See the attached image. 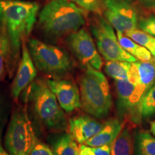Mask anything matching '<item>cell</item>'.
<instances>
[{"instance_id": "1", "label": "cell", "mask_w": 155, "mask_h": 155, "mask_svg": "<svg viewBox=\"0 0 155 155\" xmlns=\"http://www.w3.org/2000/svg\"><path fill=\"white\" fill-rule=\"evenodd\" d=\"M39 5L22 0H0V32L8 37L10 53L17 59L20 48L30 35L37 20Z\"/></svg>"}, {"instance_id": "2", "label": "cell", "mask_w": 155, "mask_h": 155, "mask_svg": "<svg viewBox=\"0 0 155 155\" xmlns=\"http://www.w3.org/2000/svg\"><path fill=\"white\" fill-rule=\"evenodd\" d=\"M83 10L71 0H50L39 13L38 27L50 40H58L85 25Z\"/></svg>"}, {"instance_id": "3", "label": "cell", "mask_w": 155, "mask_h": 155, "mask_svg": "<svg viewBox=\"0 0 155 155\" xmlns=\"http://www.w3.org/2000/svg\"><path fill=\"white\" fill-rule=\"evenodd\" d=\"M28 88L26 99L40 124L50 131H65L68 127L65 114L47 81L36 79Z\"/></svg>"}, {"instance_id": "4", "label": "cell", "mask_w": 155, "mask_h": 155, "mask_svg": "<svg viewBox=\"0 0 155 155\" xmlns=\"http://www.w3.org/2000/svg\"><path fill=\"white\" fill-rule=\"evenodd\" d=\"M79 86L83 111L98 119L107 117L113 107V98L104 73L87 66L79 81Z\"/></svg>"}, {"instance_id": "5", "label": "cell", "mask_w": 155, "mask_h": 155, "mask_svg": "<svg viewBox=\"0 0 155 155\" xmlns=\"http://www.w3.org/2000/svg\"><path fill=\"white\" fill-rule=\"evenodd\" d=\"M32 123L25 108L14 111L5 137V147L10 155H30L38 143Z\"/></svg>"}, {"instance_id": "6", "label": "cell", "mask_w": 155, "mask_h": 155, "mask_svg": "<svg viewBox=\"0 0 155 155\" xmlns=\"http://www.w3.org/2000/svg\"><path fill=\"white\" fill-rule=\"evenodd\" d=\"M28 47L36 68L41 72L60 75L71 70V58L61 48L35 38L28 40Z\"/></svg>"}, {"instance_id": "7", "label": "cell", "mask_w": 155, "mask_h": 155, "mask_svg": "<svg viewBox=\"0 0 155 155\" xmlns=\"http://www.w3.org/2000/svg\"><path fill=\"white\" fill-rule=\"evenodd\" d=\"M90 30L98 52L106 61L131 63L138 61L120 45L113 27L106 18L98 15L94 17L91 22Z\"/></svg>"}, {"instance_id": "8", "label": "cell", "mask_w": 155, "mask_h": 155, "mask_svg": "<svg viewBox=\"0 0 155 155\" xmlns=\"http://www.w3.org/2000/svg\"><path fill=\"white\" fill-rule=\"evenodd\" d=\"M69 49L85 68L91 66L100 71L103 65L101 54L94 39L86 29L81 28L66 37Z\"/></svg>"}, {"instance_id": "9", "label": "cell", "mask_w": 155, "mask_h": 155, "mask_svg": "<svg viewBox=\"0 0 155 155\" xmlns=\"http://www.w3.org/2000/svg\"><path fill=\"white\" fill-rule=\"evenodd\" d=\"M102 10L106 20L118 32L124 34L137 28L138 12L131 0H104Z\"/></svg>"}, {"instance_id": "10", "label": "cell", "mask_w": 155, "mask_h": 155, "mask_svg": "<svg viewBox=\"0 0 155 155\" xmlns=\"http://www.w3.org/2000/svg\"><path fill=\"white\" fill-rule=\"evenodd\" d=\"M47 83L60 106L67 113L81 107L80 90L72 81L66 79H48Z\"/></svg>"}, {"instance_id": "11", "label": "cell", "mask_w": 155, "mask_h": 155, "mask_svg": "<svg viewBox=\"0 0 155 155\" xmlns=\"http://www.w3.org/2000/svg\"><path fill=\"white\" fill-rule=\"evenodd\" d=\"M36 75L37 68L30 55L27 42H24L22 45V57L12 86V96L14 99H17L21 93L33 82Z\"/></svg>"}, {"instance_id": "12", "label": "cell", "mask_w": 155, "mask_h": 155, "mask_svg": "<svg viewBox=\"0 0 155 155\" xmlns=\"http://www.w3.org/2000/svg\"><path fill=\"white\" fill-rule=\"evenodd\" d=\"M104 123L96 118L80 115L69 120L70 134L78 144H83L89 139L97 134L104 127Z\"/></svg>"}, {"instance_id": "13", "label": "cell", "mask_w": 155, "mask_h": 155, "mask_svg": "<svg viewBox=\"0 0 155 155\" xmlns=\"http://www.w3.org/2000/svg\"><path fill=\"white\" fill-rule=\"evenodd\" d=\"M116 92V111L119 119L122 121L131 119V97L135 89V84L128 79L115 81Z\"/></svg>"}, {"instance_id": "14", "label": "cell", "mask_w": 155, "mask_h": 155, "mask_svg": "<svg viewBox=\"0 0 155 155\" xmlns=\"http://www.w3.org/2000/svg\"><path fill=\"white\" fill-rule=\"evenodd\" d=\"M123 124L119 119H110L104 123L99 132L89 139L84 144L91 147L111 145L121 132Z\"/></svg>"}, {"instance_id": "15", "label": "cell", "mask_w": 155, "mask_h": 155, "mask_svg": "<svg viewBox=\"0 0 155 155\" xmlns=\"http://www.w3.org/2000/svg\"><path fill=\"white\" fill-rule=\"evenodd\" d=\"M134 136L131 128L123 127L111 144V155H134Z\"/></svg>"}, {"instance_id": "16", "label": "cell", "mask_w": 155, "mask_h": 155, "mask_svg": "<svg viewBox=\"0 0 155 155\" xmlns=\"http://www.w3.org/2000/svg\"><path fill=\"white\" fill-rule=\"evenodd\" d=\"M118 40L120 45L127 53L131 54L134 57L137 58L138 61H152V53L148 49L143 47L137 42L133 41L129 37L125 35L121 32L116 31Z\"/></svg>"}, {"instance_id": "17", "label": "cell", "mask_w": 155, "mask_h": 155, "mask_svg": "<svg viewBox=\"0 0 155 155\" xmlns=\"http://www.w3.org/2000/svg\"><path fill=\"white\" fill-rule=\"evenodd\" d=\"M134 155H155V137L152 134L144 130L135 134Z\"/></svg>"}, {"instance_id": "18", "label": "cell", "mask_w": 155, "mask_h": 155, "mask_svg": "<svg viewBox=\"0 0 155 155\" xmlns=\"http://www.w3.org/2000/svg\"><path fill=\"white\" fill-rule=\"evenodd\" d=\"M78 144L71 134L64 133L56 137L53 142L52 149L55 155H78Z\"/></svg>"}, {"instance_id": "19", "label": "cell", "mask_w": 155, "mask_h": 155, "mask_svg": "<svg viewBox=\"0 0 155 155\" xmlns=\"http://www.w3.org/2000/svg\"><path fill=\"white\" fill-rule=\"evenodd\" d=\"M131 66V62L107 61L105 64V71L108 76L115 81L127 80Z\"/></svg>"}, {"instance_id": "20", "label": "cell", "mask_w": 155, "mask_h": 155, "mask_svg": "<svg viewBox=\"0 0 155 155\" xmlns=\"http://www.w3.org/2000/svg\"><path fill=\"white\" fill-rule=\"evenodd\" d=\"M155 116V83L143 97L140 106L141 119L147 120Z\"/></svg>"}, {"instance_id": "21", "label": "cell", "mask_w": 155, "mask_h": 155, "mask_svg": "<svg viewBox=\"0 0 155 155\" xmlns=\"http://www.w3.org/2000/svg\"><path fill=\"white\" fill-rule=\"evenodd\" d=\"M125 35L129 37L133 41L137 42V44L140 45L143 47L146 48L152 53L154 50L155 45V38L146 33L144 31L138 30V29H134V30L127 31L124 33Z\"/></svg>"}, {"instance_id": "22", "label": "cell", "mask_w": 155, "mask_h": 155, "mask_svg": "<svg viewBox=\"0 0 155 155\" xmlns=\"http://www.w3.org/2000/svg\"><path fill=\"white\" fill-rule=\"evenodd\" d=\"M10 52V45L8 37L4 30L0 32V80L3 78L5 71V64Z\"/></svg>"}, {"instance_id": "23", "label": "cell", "mask_w": 155, "mask_h": 155, "mask_svg": "<svg viewBox=\"0 0 155 155\" xmlns=\"http://www.w3.org/2000/svg\"><path fill=\"white\" fill-rule=\"evenodd\" d=\"M111 145L91 147L84 144L79 147L78 155H111Z\"/></svg>"}, {"instance_id": "24", "label": "cell", "mask_w": 155, "mask_h": 155, "mask_svg": "<svg viewBox=\"0 0 155 155\" xmlns=\"http://www.w3.org/2000/svg\"><path fill=\"white\" fill-rule=\"evenodd\" d=\"M75 5L85 10L99 13L103 9L104 0H71Z\"/></svg>"}, {"instance_id": "25", "label": "cell", "mask_w": 155, "mask_h": 155, "mask_svg": "<svg viewBox=\"0 0 155 155\" xmlns=\"http://www.w3.org/2000/svg\"><path fill=\"white\" fill-rule=\"evenodd\" d=\"M137 26L141 30L155 38V15L141 18L138 20Z\"/></svg>"}, {"instance_id": "26", "label": "cell", "mask_w": 155, "mask_h": 155, "mask_svg": "<svg viewBox=\"0 0 155 155\" xmlns=\"http://www.w3.org/2000/svg\"><path fill=\"white\" fill-rule=\"evenodd\" d=\"M30 155H55L53 149L44 143L38 142Z\"/></svg>"}, {"instance_id": "27", "label": "cell", "mask_w": 155, "mask_h": 155, "mask_svg": "<svg viewBox=\"0 0 155 155\" xmlns=\"http://www.w3.org/2000/svg\"><path fill=\"white\" fill-rule=\"evenodd\" d=\"M141 5L147 8H155V0H138Z\"/></svg>"}, {"instance_id": "28", "label": "cell", "mask_w": 155, "mask_h": 155, "mask_svg": "<svg viewBox=\"0 0 155 155\" xmlns=\"http://www.w3.org/2000/svg\"><path fill=\"white\" fill-rule=\"evenodd\" d=\"M150 132L155 137V120L150 124Z\"/></svg>"}, {"instance_id": "29", "label": "cell", "mask_w": 155, "mask_h": 155, "mask_svg": "<svg viewBox=\"0 0 155 155\" xmlns=\"http://www.w3.org/2000/svg\"><path fill=\"white\" fill-rule=\"evenodd\" d=\"M0 155H10L7 150L3 148V147L2 146L1 143H0Z\"/></svg>"}, {"instance_id": "30", "label": "cell", "mask_w": 155, "mask_h": 155, "mask_svg": "<svg viewBox=\"0 0 155 155\" xmlns=\"http://www.w3.org/2000/svg\"><path fill=\"white\" fill-rule=\"evenodd\" d=\"M152 55L154 56V58H155V45H154V50H153V52L152 53Z\"/></svg>"}, {"instance_id": "31", "label": "cell", "mask_w": 155, "mask_h": 155, "mask_svg": "<svg viewBox=\"0 0 155 155\" xmlns=\"http://www.w3.org/2000/svg\"><path fill=\"white\" fill-rule=\"evenodd\" d=\"M0 116H1V101H0Z\"/></svg>"}]
</instances>
